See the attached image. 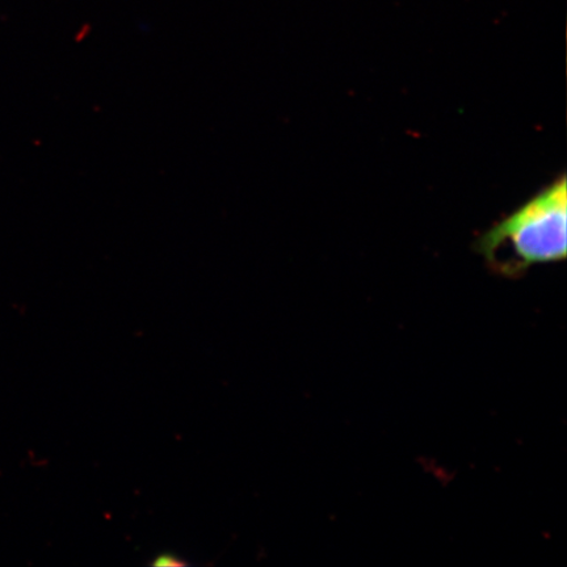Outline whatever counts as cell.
<instances>
[{
  "mask_svg": "<svg viewBox=\"0 0 567 567\" xmlns=\"http://www.w3.org/2000/svg\"><path fill=\"white\" fill-rule=\"evenodd\" d=\"M154 566H187L188 563L184 561L181 557L174 555H161L154 558L152 563Z\"/></svg>",
  "mask_w": 567,
  "mask_h": 567,
  "instance_id": "2",
  "label": "cell"
},
{
  "mask_svg": "<svg viewBox=\"0 0 567 567\" xmlns=\"http://www.w3.org/2000/svg\"><path fill=\"white\" fill-rule=\"evenodd\" d=\"M566 182L563 174L481 234L474 248L495 272L515 278L532 266L566 259Z\"/></svg>",
  "mask_w": 567,
  "mask_h": 567,
  "instance_id": "1",
  "label": "cell"
}]
</instances>
